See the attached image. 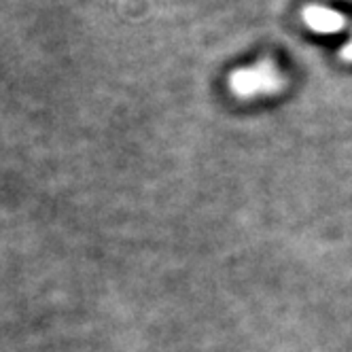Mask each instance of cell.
I'll use <instances>...</instances> for the list:
<instances>
[{"instance_id": "obj_1", "label": "cell", "mask_w": 352, "mask_h": 352, "mask_svg": "<svg viewBox=\"0 0 352 352\" xmlns=\"http://www.w3.org/2000/svg\"><path fill=\"white\" fill-rule=\"evenodd\" d=\"M230 87L240 98L276 94L285 87V77L272 60H263L250 68H238L230 77Z\"/></svg>"}, {"instance_id": "obj_2", "label": "cell", "mask_w": 352, "mask_h": 352, "mask_svg": "<svg viewBox=\"0 0 352 352\" xmlns=\"http://www.w3.org/2000/svg\"><path fill=\"white\" fill-rule=\"evenodd\" d=\"M306 26L314 32L320 34H338L346 28V17L336 11V9H327V7H318V5H310L301 13Z\"/></svg>"}]
</instances>
